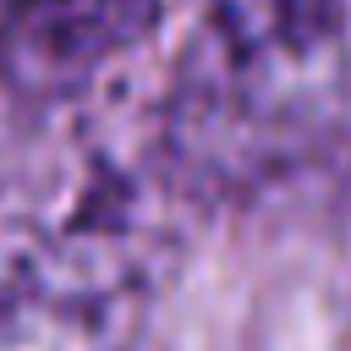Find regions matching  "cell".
Masks as SVG:
<instances>
[{
  "mask_svg": "<svg viewBox=\"0 0 351 351\" xmlns=\"http://www.w3.org/2000/svg\"><path fill=\"white\" fill-rule=\"evenodd\" d=\"M137 302L0 280V351H126Z\"/></svg>",
  "mask_w": 351,
  "mask_h": 351,
  "instance_id": "cell-4",
  "label": "cell"
},
{
  "mask_svg": "<svg viewBox=\"0 0 351 351\" xmlns=\"http://www.w3.org/2000/svg\"><path fill=\"white\" fill-rule=\"evenodd\" d=\"M351 110L340 0H214L176 60L159 143L181 186L241 197L313 165Z\"/></svg>",
  "mask_w": 351,
  "mask_h": 351,
  "instance_id": "cell-1",
  "label": "cell"
},
{
  "mask_svg": "<svg viewBox=\"0 0 351 351\" xmlns=\"http://www.w3.org/2000/svg\"><path fill=\"white\" fill-rule=\"evenodd\" d=\"M159 16L165 0H0V77L22 93L71 99Z\"/></svg>",
  "mask_w": 351,
  "mask_h": 351,
  "instance_id": "cell-3",
  "label": "cell"
},
{
  "mask_svg": "<svg viewBox=\"0 0 351 351\" xmlns=\"http://www.w3.org/2000/svg\"><path fill=\"white\" fill-rule=\"evenodd\" d=\"M197 203L165 143L115 126L82 93L55 99L16 154L0 159V263L5 280H38L82 296L137 302L176 252V208Z\"/></svg>",
  "mask_w": 351,
  "mask_h": 351,
  "instance_id": "cell-2",
  "label": "cell"
}]
</instances>
